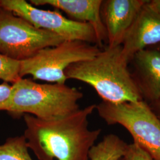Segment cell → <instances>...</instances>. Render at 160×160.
<instances>
[{
  "instance_id": "1",
  "label": "cell",
  "mask_w": 160,
  "mask_h": 160,
  "mask_svg": "<svg viewBox=\"0 0 160 160\" xmlns=\"http://www.w3.org/2000/svg\"><path fill=\"white\" fill-rule=\"evenodd\" d=\"M96 108L91 104L63 118L43 120L24 115V136L39 160H88L89 151L100 129L88 128V118Z\"/></svg>"
},
{
  "instance_id": "2",
  "label": "cell",
  "mask_w": 160,
  "mask_h": 160,
  "mask_svg": "<svg viewBox=\"0 0 160 160\" xmlns=\"http://www.w3.org/2000/svg\"><path fill=\"white\" fill-rule=\"evenodd\" d=\"M129 63L122 53V45L107 46L92 59L69 65L65 75L67 80H78L92 86L104 102L143 100L128 68Z\"/></svg>"
},
{
  "instance_id": "3",
  "label": "cell",
  "mask_w": 160,
  "mask_h": 160,
  "mask_svg": "<svg viewBox=\"0 0 160 160\" xmlns=\"http://www.w3.org/2000/svg\"><path fill=\"white\" fill-rule=\"evenodd\" d=\"M82 92L65 84H40L21 78L12 84V96L7 112L18 117L29 114L43 120H53L80 109Z\"/></svg>"
},
{
  "instance_id": "4",
  "label": "cell",
  "mask_w": 160,
  "mask_h": 160,
  "mask_svg": "<svg viewBox=\"0 0 160 160\" xmlns=\"http://www.w3.org/2000/svg\"><path fill=\"white\" fill-rule=\"evenodd\" d=\"M100 117L109 125H119L130 133L133 143L146 151L154 160H160V121L143 100L96 105Z\"/></svg>"
},
{
  "instance_id": "5",
  "label": "cell",
  "mask_w": 160,
  "mask_h": 160,
  "mask_svg": "<svg viewBox=\"0 0 160 160\" xmlns=\"http://www.w3.org/2000/svg\"><path fill=\"white\" fill-rule=\"evenodd\" d=\"M102 50L96 45L80 40H64L57 46L40 50L34 57L21 61L20 77L65 84L66 69L72 63L90 60Z\"/></svg>"
},
{
  "instance_id": "6",
  "label": "cell",
  "mask_w": 160,
  "mask_h": 160,
  "mask_svg": "<svg viewBox=\"0 0 160 160\" xmlns=\"http://www.w3.org/2000/svg\"><path fill=\"white\" fill-rule=\"evenodd\" d=\"M64 40L57 34L38 29L23 18L0 8V53L6 57L23 61Z\"/></svg>"
},
{
  "instance_id": "7",
  "label": "cell",
  "mask_w": 160,
  "mask_h": 160,
  "mask_svg": "<svg viewBox=\"0 0 160 160\" xmlns=\"http://www.w3.org/2000/svg\"><path fill=\"white\" fill-rule=\"evenodd\" d=\"M0 8L23 18L38 29L57 34L65 40H80L97 45L95 30L90 23L76 22L59 12L38 8L25 0H0Z\"/></svg>"
},
{
  "instance_id": "8",
  "label": "cell",
  "mask_w": 160,
  "mask_h": 160,
  "mask_svg": "<svg viewBox=\"0 0 160 160\" xmlns=\"http://www.w3.org/2000/svg\"><path fill=\"white\" fill-rule=\"evenodd\" d=\"M148 0H106L101 7V16L106 31L108 47L122 45L128 30Z\"/></svg>"
},
{
  "instance_id": "9",
  "label": "cell",
  "mask_w": 160,
  "mask_h": 160,
  "mask_svg": "<svg viewBox=\"0 0 160 160\" xmlns=\"http://www.w3.org/2000/svg\"><path fill=\"white\" fill-rule=\"evenodd\" d=\"M159 44L160 14L149 6L148 0L126 34L122 45V53L130 63L138 52Z\"/></svg>"
},
{
  "instance_id": "10",
  "label": "cell",
  "mask_w": 160,
  "mask_h": 160,
  "mask_svg": "<svg viewBox=\"0 0 160 160\" xmlns=\"http://www.w3.org/2000/svg\"><path fill=\"white\" fill-rule=\"evenodd\" d=\"M131 72L142 100L152 103L160 98V51L147 48L132 58Z\"/></svg>"
},
{
  "instance_id": "11",
  "label": "cell",
  "mask_w": 160,
  "mask_h": 160,
  "mask_svg": "<svg viewBox=\"0 0 160 160\" xmlns=\"http://www.w3.org/2000/svg\"><path fill=\"white\" fill-rule=\"evenodd\" d=\"M102 0H30L36 6L48 5L65 12L71 20L92 24L97 36V46L107 42L106 31L101 16Z\"/></svg>"
},
{
  "instance_id": "12",
  "label": "cell",
  "mask_w": 160,
  "mask_h": 160,
  "mask_svg": "<svg viewBox=\"0 0 160 160\" xmlns=\"http://www.w3.org/2000/svg\"><path fill=\"white\" fill-rule=\"evenodd\" d=\"M128 143L115 134L105 135L89 151L90 160H119L125 152Z\"/></svg>"
},
{
  "instance_id": "13",
  "label": "cell",
  "mask_w": 160,
  "mask_h": 160,
  "mask_svg": "<svg viewBox=\"0 0 160 160\" xmlns=\"http://www.w3.org/2000/svg\"><path fill=\"white\" fill-rule=\"evenodd\" d=\"M24 135L8 138L0 145V160H33Z\"/></svg>"
},
{
  "instance_id": "14",
  "label": "cell",
  "mask_w": 160,
  "mask_h": 160,
  "mask_svg": "<svg viewBox=\"0 0 160 160\" xmlns=\"http://www.w3.org/2000/svg\"><path fill=\"white\" fill-rule=\"evenodd\" d=\"M21 61L12 59L0 53V80L14 83L22 78L20 77Z\"/></svg>"
},
{
  "instance_id": "15",
  "label": "cell",
  "mask_w": 160,
  "mask_h": 160,
  "mask_svg": "<svg viewBox=\"0 0 160 160\" xmlns=\"http://www.w3.org/2000/svg\"><path fill=\"white\" fill-rule=\"evenodd\" d=\"M121 160H154L148 153L136 143L128 144Z\"/></svg>"
},
{
  "instance_id": "16",
  "label": "cell",
  "mask_w": 160,
  "mask_h": 160,
  "mask_svg": "<svg viewBox=\"0 0 160 160\" xmlns=\"http://www.w3.org/2000/svg\"><path fill=\"white\" fill-rule=\"evenodd\" d=\"M12 86L4 82L0 84V111H7L12 96Z\"/></svg>"
},
{
  "instance_id": "17",
  "label": "cell",
  "mask_w": 160,
  "mask_h": 160,
  "mask_svg": "<svg viewBox=\"0 0 160 160\" xmlns=\"http://www.w3.org/2000/svg\"><path fill=\"white\" fill-rule=\"evenodd\" d=\"M150 108L152 109L154 114L160 121V98L152 103L148 104Z\"/></svg>"
},
{
  "instance_id": "18",
  "label": "cell",
  "mask_w": 160,
  "mask_h": 160,
  "mask_svg": "<svg viewBox=\"0 0 160 160\" xmlns=\"http://www.w3.org/2000/svg\"><path fill=\"white\" fill-rule=\"evenodd\" d=\"M149 4L156 12L160 14V0H149Z\"/></svg>"
},
{
  "instance_id": "19",
  "label": "cell",
  "mask_w": 160,
  "mask_h": 160,
  "mask_svg": "<svg viewBox=\"0 0 160 160\" xmlns=\"http://www.w3.org/2000/svg\"><path fill=\"white\" fill-rule=\"evenodd\" d=\"M156 49H158V50H159V51H160V44L158 45V46H157Z\"/></svg>"
},
{
  "instance_id": "20",
  "label": "cell",
  "mask_w": 160,
  "mask_h": 160,
  "mask_svg": "<svg viewBox=\"0 0 160 160\" xmlns=\"http://www.w3.org/2000/svg\"><path fill=\"white\" fill-rule=\"evenodd\" d=\"M121 160V159H120V160Z\"/></svg>"
},
{
  "instance_id": "21",
  "label": "cell",
  "mask_w": 160,
  "mask_h": 160,
  "mask_svg": "<svg viewBox=\"0 0 160 160\" xmlns=\"http://www.w3.org/2000/svg\"></svg>"
}]
</instances>
